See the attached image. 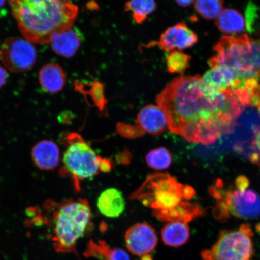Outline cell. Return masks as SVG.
Masks as SVG:
<instances>
[{
    "label": "cell",
    "instance_id": "cell-1",
    "mask_svg": "<svg viewBox=\"0 0 260 260\" xmlns=\"http://www.w3.org/2000/svg\"><path fill=\"white\" fill-rule=\"evenodd\" d=\"M157 103L167 115L172 133L205 145L232 133L246 107L235 90L211 88L199 76L172 80L159 94Z\"/></svg>",
    "mask_w": 260,
    "mask_h": 260
},
{
    "label": "cell",
    "instance_id": "cell-2",
    "mask_svg": "<svg viewBox=\"0 0 260 260\" xmlns=\"http://www.w3.org/2000/svg\"><path fill=\"white\" fill-rule=\"evenodd\" d=\"M19 30L31 43H50L57 32L73 27L79 8L70 0H9Z\"/></svg>",
    "mask_w": 260,
    "mask_h": 260
},
{
    "label": "cell",
    "instance_id": "cell-3",
    "mask_svg": "<svg viewBox=\"0 0 260 260\" xmlns=\"http://www.w3.org/2000/svg\"><path fill=\"white\" fill-rule=\"evenodd\" d=\"M51 218V239L58 253H76L78 240L92 226V214L88 201L77 198L53 203Z\"/></svg>",
    "mask_w": 260,
    "mask_h": 260
},
{
    "label": "cell",
    "instance_id": "cell-4",
    "mask_svg": "<svg viewBox=\"0 0 260 260\" xmlns=\"http://www.w3.org/2000/svg\"><path fill=\"white\" fill-rule=\"evenodd\" d=\"M214 50L215 56L208 61L211 68L224 65L235 70L243 80L255 79L260 82V39L254 40L246 34L225 36Z\"/></svg>",
    "mask_w": 260,
    "mask_h": 260
},
{
    "label": "cell",
    "instance_id": "cell-5",
    "mask_svg": "<svg viewBox=\"0 0 260 260\" xmlns=\"http://www.w3.org/2000/svg\"><path fill=\"white\" fill-rule=\"evenodd\" d=\"M195 194L193 188L184 186L168 174L149 175L141 187L130 197L141 201L154 210L172 209L181 201L189 200Z\"/></svg>",
    "mask_w": 260,
    "mask_h": 260
},
{
    "label": "cell",
    "instance_id": "cell-6",
    "mask_svg": "<svg viewBox=\"0 0 260 260\" xmlns=\"http://www.w3.org/2000/svg\"><path fill=\"white\" fill-rule=\"evenodd\" d=\"M67 147L64 152L65 171L72 176L77 190L80 181L92 178L100 170L102 157L98 156L89 144L77 133L67 136Z\"/></svg>",
    "mask_w": 260,
    "mask_h": 260
},
{
    "label": "cell",
    "instance_id": "cell-7",
    "mask_svg": "<svg viewBox=\"0 0 260 260\" xmlns=\"http://www.w3.org/2000/svg\"><path fill=\"white\" fill-rule=\"evenodd\" d=\"M210 193L217 200L214 209L217 220L225 221L232 216L243 219H255L260 216V197L255 191L248 188L225 191L213 187Z\"/></svg>",
    "mask_w": 260,
    "mask_h": 260
},
{
    "label": "cell",
    "instance_id": "cell-8",
    "mask_svg": "<svg viewBox=\"0 0 260 260\" xmlns=\"http://www.w3.org/2000/svg\"><path fill=\"white\" fill-rule=\"evenodd\" d=\"M253 235L248 224H243L238 230L223 231L213 248L202 252V258L203 260H251L253 253Z\"/></svg>",
    "mask_w": 260,
    "mask_h": 260
},
{
    "label": "cell",
    "instance_id": "cell-9",
    "mask_svg": "<svg viewBox=\"0 0 260 260\" xmlns=\"http://www.w3.org/2000/svg\"><path fill=\"white\" fill-rule=\"evenodd\" d=\"M0 58L3 64L12 72L24 73L34 66L37 59V51L27 40L9 38L0 48Z\"/></svg>",
    "mask_w": 260,
    "mask_h": 260
},
{
    "label": "cell",
    "instance_id": "cell-10",
    "mask_svg": "<svg viewBox=\"0 0 260 260\" xmlns=\"http://www.w3.org/2000/svg\"><path fill=\"white\" fill-rule=\"evenodd\" d=\"M137 125L128 126L130 136L136 137L145 133L160 135L169 128L167 115L158 105L145 106L140 110L137 118Z\"/></svg>",
    "mask_w": 260,
    "mask_h": 260
},
{
    "label": "cell",
    "instance_id": "cell-11",
    "mask_svg": "<svg viewBox=\"0 0 260 260\" xmlns=\"http://www.w3.org/2000/svg\"><path fill=\"white\" fill-rule=\"evenodd\" d=\"M125 238L129 251L137 256L148 255L157 245V234L147 223H139L130 227Z\"/></svg>",
    "mask_w": 260,
    "mask_h": 260
},
{
    "label": "cell",
    "instance_id": "cell-12",
    "mask_svg": "<svg viewBox=\"0 0 260 260\" xmlns=\"http://www.w3.org/2000/svg\"><path fill=\"white\" fill-rule=\"evenodd\" d=\"M198 41L197 35L186 24L180 22L168 28L161 35L158 41L151 42L149 47L157 45L162 50L168 52L174 51L175 49L183 50L193 47Z\"/></svg>",
    "mask_w": 260,
    "mask_h": 260
},
{
    "label": "cell",
    "instance_id": "cell-13",
    "mask_svg": "<svg viewBox=\"0 0 260 260\" xmlns=\"http://www.w3.org/2000/svg\"><path fill=\"white\" fill-rule=\"evenodd\" d=\"M201 79L207 86L220 91L236 90L245 87L246 80L240 79L235 70L224 65L211 67Z\"/></svg>",
    "mask_w": 260,
    "mask_h": 260
},
{
    "label": "cell",
    "instance_id": "cell-14",
    "mask_svg": "<svg viewBox=\"0 0 260 260\" xmlns=\"http://www.w3.org/2000/svg\"><path fill=\"white\" fill-rule=\"evenodd\" d=\"M153 214L161 222H182L188 224L197 217L202 216L203 211L197 204L184 200L172 209L154 210Z\"/></svg>",
    "mask_w": 260,
    "mask_h": 260
},
{
    "label": "cell",
    "instance_id": "cell-15",
    "mask_svg": "<svg viewBox=\"0 0 260 260\" xmlns=\"http://www.w3.org/2000/svg\"><path fill=\"white\" fill-rule=\"evenodd\" d=\"M31 156L38 168L50 171L57 167L60 160V150L54 142L45 140L35 145Z\"/></svg>",
    "mask_w": 260,
    "mask_h": 260
},
{
    "label": "cell",
    "instance_id": "cell-16",
    "mask_svg": "<svg viewBox=\"0 0 260 260\" xmlns=\"http://www.w3.org/2000/svg\"><path fill=\"white\" fill-rule=\"evenodd\" d=\"M50 42L54 53L65 58H71L79 50L81 38L79 31L72 27L54 35Z\"/></svg>",
    "mask_w": 260,
    "mask_h": 260
},
{
    "label": "cell",
    "instance_id": "cell-17",
    "mask_svg": "<svg viewBox=\"0 0 260 260\" xmlns=\"http://www.w3.org/2000/svg\"><path fill=\"white\" fill-rule=\"evenodd\" d=\"M97 206L103 215L109 218H116L125 211L126 203L121 191L110 188L101 193Z\"/></svg>",
    "mask_w": 260,
    "mask_h": 260
},
{
    "label": "cell",
    "instance_id": "cell-18",
    "mask_svg": "<svg viewBox=\"0 0 260 260\" xmlns=\"http://www.w3.org/2000/svg\"><path fill=\"white\" fill-rule=\"evenodd\" d=\"M41 87L46 92H60L66 83V74L62 68L56 63H49L41 68L38 75Z\"/></svg>",
    "mask_w": 260,
    "mask_h": 260
},
{
    "label": "cell",
    "instance_id": "cell-19",
    "mask_svg": "<svg viewBox=\"0 0 260 260\" xmlns=\"http://www.w3.org/2000/svg\"><path fill=\"white\" fill-rule=\"evenodd\" d=\"M84 255L87 258H95L99 260H130L128 253L124 250L111 248L105 240L96 242L91 240Z\"/></svg>",
    "mask_w": 260,
    "mask_h": 260
},
{
    "label": "cell",
    "instance_id": "cell-20",
    "mask_svg": "<svg viewBox=\"0 0 260 260\" xmlns=\"http://www.w3.org/2000/svg\"><path fill=\"white\" fill-rule=\"evenodd\" d=\"M216 24L223 34L234 35L245 31L246 22L239 11L232 9L223 10L216 19Z\"/></svg>",
    "mask_w": 260,
    "mask_h": 260
},
{
    "label": "cell",
    "instance_id": "cell-21",
    "mask_svg": "<svg viewBox=\"0 0 260 260\" xmlns=\"http://www.w3.org/2000/svg\"><path fill=\"white\" fill-rule=\"evenodd\" d=\"M190 237L188 224L182 222H171L166 224L161 230V238L166 245L178 247L184 245Z\"/></svg>",
    "mask_w": 260,
    "mask_h": 260
},
{
    "label": "cell",
    "instance_id": "cell-22",
    "mask_svg": "<svg viewBox=\"0 0 260 260\" xmlns=\"http://www.w3.org/2000/svg\"><path fill=\"white\" fill-rule=\"evenodd\" d=\"M76 89L84 96H90L92 102L100 110L105 108L107 100L104 86L100 81H94L92 83L77 81L75 84Z\"/></svg>",
    "mask_w": 260,
    "mask_h": 260
},
{
    "label": "cell",
    "instance_id": "cell-23",
    "mask_svg": "<svg viewBox=\"0 0 260 260\" xmlns=\"http://www.w3.org/2000/svg\"><path fill=\"white\" fill-rule=\"evenodd\" d=\"M157 7L155 0H129L125 5V11L131 12L136 23L141 24Z\"/></svg>",
    "mask_w": 260,
    "mask_h": 260
},
{
    "label": "cell",
    "instance_id": "cell-24",
    "mask_svg": "<svg viewBox=\"0 0 260 260\" xmlns=\"http://www.w3.org/2000/svg\"><path fill=\"white\" fill-rule=\"evenodd\" d=\"M194 8L204 18L212 20L218 18L223 11V0H196Z\"/></svg>",
    "mask_w": 260,
    "mask_h": 260
},
{
    "label": "cell",
    "instance_id": "cell-25",
    "mask_svg": "<svg viewBox=\"0 0 260 260\" xmlns=\"http://www.w3.org/2000/svg\"><path fill=\"white\" fill-rule=\"evenodd\" d=\"M146 162L153 170H167L172 164V156L168 149L160 147L149 152L146 156Z\"/></svg>",
    "mask_w": 260,
    "mask_h": 260
},
{
    "label": "cell",
    "instance_id": "cell-26",
    "mask_svg": "<svg viewBox=\"0 0 260 260\" xmlns=\"http://www.w3.org/2000/svg\"><path fill=\"white\" fill-rule=\"evenodd\" d=\"M191 56L178 51H174L166 58L167 69L170 73H181L189 67Z\"/></svg>",
    "mask_w": 260,
    "mask_h": 260
},
{
    "label": "cell",
    "instance_id": "cell-27",
    "mask_svg": "<svg viewBox=\"0 0 260 260\" xmlns=\"http://www.w3.org/2000/svg\"><path fill=\"white\" fill-rule=\"evenodd\" d=\"M249 181L243 175L237 177L236 180V186L237 190H245L249 186Z\"/></svg>",
    "mask_w": 260,
    "mask_h": 260
},
{
    "label": "cell",
    "instance_id": "cell-28",
    "mask_svg": "<svg viewBox=\"0 0 260 260\" xmlns=\"http://www.w3.org/2000/svg\"><path fill=\"white\" fill-rule=\"evenodd\" d=\"M112 165L111 160L102 158L100 161V171L103 172H109L111 170Z\"/></svg>",
    "mask_w": 260,
    "mask_h": 260
},
{
    "label": "cell",
    "instance_id": "cell-29",
    "mask_svg": "<svg viewBox=\"0 0 260 260\" xmlns=\"http://www.w3.org/2000/svg\"><path fill=\"white\" fill-rule=\"evenodd\" d=\"M8 76L7 71H6L5 68L0 66V89L5 85L6 80L8 79Z\"/></svg>",
    "mask_w": 260,
    "mask_h": 260
},
{
    "label": "cell",
    "instance_id": "cell-30",
    "mask_svg": "<svg viewBox=\"0 0 260 260\" xmlns=\"http://www.w3.org/2000/svg\"><path fill=\"white\" fill-rule=\"evenodd\" d=\"M253 145L260 151V128L255 133L254 139H253Z\"/></svg>",
    "mask_w": 260,
    "mask_h": 260
},
{
    "label": "cell",
    "instance_id": "cell-31",
    "mask_svg": "<svg viewBox=\"0 0 260 260\" xmlns=\"http://www.w3.org/2000/svg\"><path fill=\"white\" fill-rule=\"evenodd\" d=\"M177 4L183 6V7H187L193 4L196 0H175Z\"/></svg>",
    "mask_w": 260,
    "mask_h": 260
},
{
    "label": "cell",
    "instance_id": "cell-32",
    "mask_svg": "<svg viewBox=\"0 0 260 260\" xmlns=\"http://www.w3.org/2000/svg\"><path fill=\"white\" fill-rule=\"evenodd\" d=\"M141 260H153L152 259L151 256L149 255H146L142 256Z\"/></svg>",
    "mask_w": 260,
    "mask_h": 260
},
{
    "label": "cell",
    "instance_id": "cell-33",
    "mask_svg": "<svg viewBox=\"0 0 260 260\" xmlns=\"http://www.w3.org/2000/svg\"><path fill=\"white\" fill-rule=\"evenodd\" d=\"M6 0H0V8L3 7L4 6Z\"/></svg>",
    "mask_w": 260,
    "mask_h": 260
},
{
    "label": "cell",
    "instance_id": "cell-34",
    "mask_svg": "<svg viewBox=\"0 0 260 260\" xmlns=\"http://www.w3.org/2000/svg\"><path fill=\"white\" fill-rule=\"evenodd\" d=\"M257 108H258V111H259V113H260V104H259V106L257 107Z\"/></svg>",
    "mask_w": 260,
    "mask_h": 260
}]
</instances>
